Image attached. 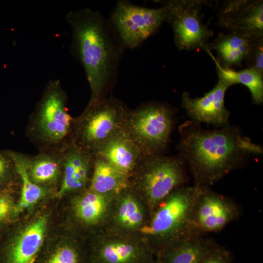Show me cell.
I'll list each match as a JSON object with an SVG mask.
<instances>
[{"label": "cell", "instance_id": "1", "mask_svg": "<svg viewBox=\"0 0 263 263\" xmlns=\"http://www.w3.org/2000/svg\"><path fill=\"white\" fill-rule=\"evenodd\" d=\"M178 155L188 166L194 186L210 187L231 172L245 166L263 147L234 125L206 130L188 120L179 127Z\"/></svg>", "mask_w": 263, "mask_h": 263}, {"label": "cell", "instance_id": "2", "mask_svg": "<svg viewBox=\"0 0 263 263\" xmlns=\"http://www.w3.org/2000/svg\"><path fill=\"white\" fill-rule=\"evenodd\" d=\"M70 52L83 67L90 91L88 104L107 97L126 49L108 19L89 8L69 11Z\"/></svg>", "mask_w": 263, "mask_h": 263}, {"label": "cell", "instance_id": "3", "mask_svg": "<svg viewBox=\"0 0 263 263\" xmlns=\"http://www.w3.org/2000/svg\"><path fill=\"white\" fill-rule=\"evenodd\" d=\"M59 80H50L31 114L26 134L39 151L59 150L72 140L74 118Z\"/></svg>", "mask_w": 263, "mask_h": 263}, {"label": "cell", "instance_id": "4", "mask_svg": "<svg viewBox=\"0 0 263 263\" xmlns=\"http://www.w3.org/2000/svg\"><path fill=\"white\" fill-rule=\"evenodd\" d=\"M196 188L184 185L174 190L157 207L138 232L156 253L193 234L190 215Z\"/></svg>", "mask_w": 263, "mask_h": 263}, {"label": "cell", "instance_id": "5", "mask_svg": "<svg viewBox=\"0 0 263 263\" xmlns=\"http://www.w3.org/2000/svg\"><path fill=\"white\" fill-rule=\"evenodd\" d=\"M130 111L112 95L88 104L82 113L74 118L72 140L95 155L108 142L125 132Z\"/></svg>", "mask_w": 263, "mask_h": 263}, {"label": "cell", "instance_id": "6", "mask_svg": "<svg viewBox=\"0 0 263 263\" xmlns=\"http://www.w3.org/2000/svg\"><path fill=\"white\" fill-rule=\"evenodd\" d=\"M186 166L179 155H145L130 178V188L151 214L174 190L186 185Z\"/></svg>", "mask_w": 263, "mask_h": 263}, {"label": "cell", "instance_id": "7", "mask_svg": "<svg viewBox=\"0 0 263 263\" xmlns=\"http://www.w3.org/2000/svg\"><path fill=\"white\" fill-rule=\"evenodd\" d=\"M175 108L164 102H150L130 110L125 132L145 155L163 153L175 121Z\"/></svg>", "mask_w": 263, "mask_h": 263}, {"label": "cell", "instance_id": "8", "mask_svg": "<svg viewBox=\"0 0 263 263\" xmlns=\"http://www.w3.org/2000/svg\"><path fill=\"white\" fill-rule=\"evenodd\" d=\"M166 7L150 8L118 0L109 21L125 49L132 50L154 34L166 21Z\"/></svg>", "mask_w": 263, "mask_h": 263}, {"label": "cell", "instance_id": "9", "mask_svg": "<svg viewBox=\"0 0 263 263\" xmlns=\"http://www.w3.org/2000/svg\"><path fill=\"white\" fill-rule=\"evenodd\" d=\"M166 7V21L171 26L179 50H206L213 31L204 24L201 10L208 2L204 0L159 1Z\"/></svg>", "mask_w": 263, "mask_h": 263}, {"label": "cell", "instance_id": "10", "mask_svg": "<svg viewBox=\"0 0 263 263\" xmlns=\"http://www.w3.org/2000/svg\"><path fill=\"white\" fill-rule=\"evenodd\" d=\"M155 252L138 233L104 227L99 229L90 263H151Z\"/></svg>", "mask_w": 263, "mask_h": 263}, {"label": "cell", "instance_id": "11", "mask_svg": "<svg viewBox=\"0 0 263 263\" xmlns=\"http://www.w3.org/2000/svg\"><path fill=\"white\" fill-rule=\"evenodd\" d=\"M194 186L196 192L190 215L193 235L219 232L242 216V207L234 200L210 187Z\"/></svg>", "mask_w": 263, "mask_h": 263}, {"label": "cell", "instance_id": "12", "mask_svg": "<svg viewBox=\"0 0 263 263\" xmlns=\"http://www.w3.org/2000/svg\"><path fill=\"white\" fill-rule=\"evenodd\" d=\"M214 87L201 97L193 98L188 92H184L181 106L190 121L198 124L212 125L216 128L229 125L230 113L225 105V96L228 88L232 86L222 77Z\"/></svg>", "mask_w": 263, "mask_h": 263}, {"label": "cell", "instance_id": "13", "mask_svg": "<svg viewBox=\"0 0 263 263\" xmlns=\"http://www.w3.org/2000/svg\"><path fill=\"white\" fill-rule=\"evenodd\" d=\"M218 19V24L230 32L251 38L263 36V1L225 0Z\"/></svg>", "mask_w": 263, "mask_h": 263}, {"label": "cell", "instance_id": "14", "mask_svg": "<svg viewBox=\"0 0 263 263\" xmlns=\"http://www.w3.org/2000/svg\"><path fill=\"white\" fill-rule=\"evenodd\" d=\"M62 172L59 198L88 188L92 176L95 155L76 145L72 140L61 150Z\"/></svg>", "mask_w": 263, "mask_h": 263}, {"label": "cell", "instance_id": "15", "mask_svg": "<svg viewBox=\"0 0 263 263\" xmlns=\"http://www.w3.org/2000/svg\"><path fill=\"white\" fill-rule=\"evenodd\" d=\"M150 215L147 205L130 186L114 196L105 227L138 233L148 223Z\"/></svg>", "mask_w": 263, "mask_h": 263}, {"label": "cell", "instance_id": "16", "mask_svg": "<svg viewBox=\"0 0 263 263\" xmlns=\"http://www.w3.org/2000/svg\"><path fill=\"white\" fill-rule=\"evenodd\" d=\"M47 219L42 216L26 226L9 247L5 263H36L45 236Z\"/></svg>", "mask_w": 263, "mask_h": 263}, {"label": "cell", "instance_id": "17", "mask_svg": "<svg viewBox=\"0 0 263 263\" xmlns=\"http://www.w3.org/2000/svg\"><path fill=\"white\" fill-rule=\"evenodd\" d=\"M115 196L100 194L88 188L80 191L73 201L75 218L85 225L98 226L100 229L105 227Z\"/></svg>", "mask_w": 263, "mask_h": 263}, {"label": "cell", "instance_id": "18", "mask_svg": "<svg viewBox=\"0 0 263 263\" xmlns=\"http://www.w3.org/2000/svg\"><path fill=\"white\" fill-rule=\"evenodd\" d=\"M252 38L238 33H220L206 46V51L223 68L242 67L249 51Z\"/></svg>", "mask_w": 263, "mask_h": 263}, {"label": "cell", "instance_id": "19", "mask_svg": "<svg viewBox=\"0 0 263 263\" xmlns=\"http://www.w3.org/2000/svg\"><path fill=\"white\" fill-rule=\"evenodd\" d=\"M95 155L104 158L130 178L144 156L125 132L110 140Z\"/></svg>", "mask_w": 263, "mask_h": 263}, {"label": "cell", "instance_id": "20", "mask_svg": "<svg viewBox=\"0 0 263 263\" xmlns=\"http://www.w3.org/2000/svg\"><path fill=\"white\" fill-rule=\"evenodd\" d=\"M205 235L191 236L181 239L156 253L163 263H199L216 242Z\"/></svg>", "mask_w": 263, "mask_h": 263}, {"label": "cell", "instance_id": "21", "mask_svg": "<svg viewBox=\"0 0 263 263\" xmlns=\"http://www.w3.org/2000/svg\"><path fill=\"white\" fill-rule=\"evenodd\" d=\"M130 186V178L101 156L95 155L88 188L115 196Z\"/></svg>", "mask_w": 263, "mask_h": 263}, {"label": "cell", "instance_id": "22", "mask_svg": "<svg viewBox=\"0 0 263 263\" xmlns=\"http://www.w3.org/2000/svg\"><path fill=\"white\" fill-rule=\"evenodd\" d=\"M61 150L40 151L35 156L28 155V173L34 183L45 188L44 185L57 180L62 172Z\"/></svg>", "mask_w": 263, "mask_h": 263}, {"label": "cell", "instance_id": "23", "mask_svg": "<svg viewBox=\"0 0 263 263\" xmlns=\"http://www.w3.org/2000/svg\"><path fill=\"white\" fill-rule=\"evenodd\" d=\"M6 154L12 161L21 181L20 196L15 208V214H17L33 206L44 197L48 189L37 185L29 177L27 170L28 155L11 151Z\"/></svg>", "mask_w": 263, "mask_h": 263}, {"label": "cell", "instance_id": "24", "mask_svg": "<svg viewBox=\"0 0 263 263\" xmlns=\"http://www.w3.org/2000/svg\"><path fill=\"white\" fill-rule=\"evenodd\" d=\"M212 58V57H211ZM214 61L218 76L222 77L232 85L242 84L249 90L253 102L257 105L263 103V75L255 70L245 68L236 71L231 68H223Z\"/></svg>", "mask_w": 263, "mask_h": 263}, {"label": "cell", "instance_id": "25", "mask_svg": "<svg viewBox=\"0 0 263 263\" xmlns=\"http://www.w3.org/2000/svg\"><path fill=\"white\" fill-rule=\"evenodd\" d=\"M83 258L78 248L65 244L48 253L39 263H83Z\"/></svg>", "mask_w": 263, "mask_h": 263}, {"label": "cell", "instance_id": "26", "mask_svg": "<svg viewBox=\"0 0 263 263\" xmlns=\"http://www.w3.org/2000/svg\"><path fill=\"white\" fill-rule=\"evenodd\" d=\"M245 61L247 68L255 70L263 75V36L252 38Z\"/></svg>", "mask_w": 263, "mask_h": 263}, {"label": "cell", "instance_id": "27", "mask_svg": "<svg viewBox=\"0 0 263 263\" xmlns=\"http://www.w3.org/2000/svg\"><path fill=\"white\" fill-rule=\"evenodd\" d=\"M232 255L227 248L215 243L207 252L199 263H231Z\"/></svg>", "mask_w": 263, "mask_h": 263}, {"label": "cell", "instance_id": "28", "mask_svg": "<svg viewBox=\"0 0 263 263\" xmlns=\"http://www.w3.org/2000/svg\"><path fill=\"white\" fill-rule=\"evenodd\" d=\"M15 208L10 196L0 192V222L6 220L12 214H15Z\"/></svg>", "mask_w": 263, "mask_h": 263}, {"label": "cell", "instance_id": "29", "mask_svg": "<svg viewBox=\"0 0 263 263\" xmlns=\"http://www.w3.org/2000/svg\"><path fill=\"white\" fill-rule=\"evenodd\" d=\"M12 161L6 153L5 156L0 153V181L7 173Z\"/></svg>", "mask_w": 263, "mask_h": 263}, {"label": "cell", "instance_id": "30", "mask_svg": "<svg viewBox=\"0 0 263 263\" xmlns=\"http://www.w3.org/2000/svg\"><path fill=\"white\" fill-rule=\"evenodd\" d=\"M151 263H163L159 259H158L156 257L155 259L152 261Z\"/></svg>", "mask_w": 263, "mask_h": 263}]
</instances>
